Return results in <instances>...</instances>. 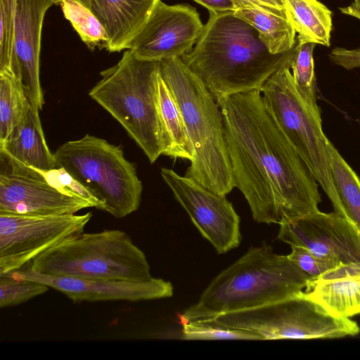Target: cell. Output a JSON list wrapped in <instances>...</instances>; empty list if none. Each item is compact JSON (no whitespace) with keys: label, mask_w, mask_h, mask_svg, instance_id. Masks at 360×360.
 <instances>
[{"label":"cell","mask_w":360,"mask_h":360,"mask_svg":"<svg viewBox=\"0 0 360 360\" xmlns=\"http://www.w3.org/2000/svg\"><path fill=\"white\" fill-rule=\"evenodd\" d=\"M181 339L186 340H264L252 330L225 325L214 319L181 323Z\"/></svg>","instance_id":"27"},{"label":"cell","mask_w":360,"mask_h":360,"mask_svg":"<svg viewBox=\"0 0 360 360\" xmlns=\"http://www.w3.org/2000/svg\"><path fill=\"white\" fill-rule=\"evenodd\" d=\"M53 155L56 168L82 184L97 201V209L116 218L139 209L142 183L120 146L87 134L60 145Z\"/></svg>","instance_id":"7"},{"label":"cell","mask_w":360,"mask_h":360,"mask_svg":"<svg viewBox=\"0 0 360 360\" xmlns=\"http://www.w3.org/2000/svg\"><path fill=\"white\" fill-rule=\"evenodd\" d=\"M312 278L288 255L263 242L216 276L198 300L179 315L180 323L214 318L286 299Z\"/></svg>","instance_id":"3"},{"label":"cell","mask_w":360,"mask_h":360,"mask_svg":"<svg viewBox=\"0 0 360 360\" xmlns=\"http://www.w3.org/2000/svg\"><path fill=\"white\" fill-rule=\"evenodd\" d=\"M158 92L159 112L165 144L164 155L191 162L194 158V150L183 115L174 96L160 73Z\"/></svg>","instance_id":"21"},{"label":"cell","mask_w":360,"mask_h":360,"mask_svg":"<svg viewBox=\"0 0 360 360\" xmlns=\"http://www.w3.org/2000/svg\"><path fill=\"white\" fill-rule=\"evenodd\" d=\"M316 44L301 42L296 38L290 60V68L295 87L304 100L314 108L316 103V82L313 52Z\"/></svg>","instance_id":"25"},{"label":"cell","mask_w":360,"mask_h":360,"mask_svg":"<svg viewBox=\"0 0 360 360\" xmlns=\"http://www.w3.org/2000/svg\"><path fill=\"white\" fill-rule=\"evenodd\" d=\"M271 53L257 31L233 12L210 18L192 50L181 58L216 100L261 90L291 56Z\"/></svg>","instance_id":"2"},{"label":"cell","mask_w":360,"mask_h":360,"mask_svg":"<svg viewBox=\"0 0 360 360\" xmlns=\"http://www.w3.org/2000/svg\"><path fill=\"white\" fill-rule=\"evenodd\" d=\"M60 0H14L16 63L12 76L30 103L39 110L44 103L39 77L43 20Z\"/></svg>","instance_id":"16"},{"label":"cell","mask_w":360,"mask_h":360,"mask_svg":"<svg viewBox=\"0 0 360 360\" xmlns=\"http://www.w3.org/2000/svg\"><path fill=\"white\" fill-rule=\"evenodd\" d=\"M285 10L301 42L329 46L332 12L317 0H285Z\"/></svg>","instance_id":"20"},{"label":"cell","mask_w":360,"mask_h":360,"mask_svg":"<svg viewBox=\"0 0 360 360\" xmlns=\"http://www.w3.org/2000/svg\"><path fill=\"white\" fill-rule=\"evenodd\" d=\"M203 27L195 8L188 4L167 5L159 0L127 49L146 60L181 58L192 50Z\"/></svg>","instance_id":"13"},{"label":"cell","mask_w":360,"mask_h":360,"mask_svg":"<svg viewBox=\"0 0 360 360\" xmlns=\"http://www.w3.org/2000/svg\"><path fill=\"white\" fill-rule=\"evenodd\" d=\"M210 319L256 332L264 340L333 339L354 336L360 332L355 321L332 316L302 292L262 306Z\"/></svg>","instance_id":"9"},{"label":"cell","mask_w":360,"mask_h":360,"mask_svg":"<svg viewBox=\"0 0 360 360\" xmlns=\"http://www.w3.org/2000/svg\"><path fill=\"white\" fill-rule=\"evenodd\" d=\"M290 58L266 80L260 91L288 140L335 209L338 197L328 164V139L323 131L320 109L311 106L298 93L290 68Z\"/></svg>","instance_id":"8"},{"label":"cell","mask_w":360,"mask_h":360,"mask_svg":"<svg viewBox=\"0 0 360 360\" xmlns=\"http://www.w3.org/2000/svg\"><path fill=\"white\" fill-rule=\"evenodd\" d=\"M342 13L353 16L360 20V0H354L349 6L340 8Z\"/></svg>","instance_id":"33"},{"label":"cell","mask_w":360,"mask_h":360,"mask_svg":"<svg viewBox=\"0 0 360 360\" xmlns=\"http://www.w3.org/2000/svg\"><path fill=\"white\" fill-rule=\"evenodd\" d=\"M158 62L159 73L180 108L194 150L185 176L223 195L234 188L220 107L181 58Z\"/></svg>","instance_id":"4"},{"label":"cell","mask_w":360,"mask_h":360,"mask_svg":"<svg viewBox=\"0 0 360 360\" xmlns=\"http://www.w3.org/2000/svg\"><path fill=\"white\" fill-rule=\"evenodd\" d=\"M236 10L240 8H258L287 17L285 0H233Z\"/></svg>","instance_id":"31"},{"label":"cell","mask_w":360,"mask_h":360,"mask_svg":"<svg viewBox=\"0 0 360 360\" xmlns=\"http://www.w3.org/2000/svg\"><path fill=\"white\" fill-rule=\"evenodd\" d=\"M160 174L193 224L218 254H225L240 245V217L226 195L171 169L162 168Z\"/></svg>","instance_id":"12"},{"label":"cell","mask_w":360,"mask_h":360,"mask_svg":"<svg viewBox=\"0 0 360 360\" xmlns=\"http://www.w3.org/2000/svg\"><path fill=\"white\" fill-rule=\"evenodd\" d=\"M49 286L37 281L16 279L10 274L0 275V307L18 305L49 290Z\"/></svg>","instance_id":"29"},{"label":"cell","mask_w":360,"mask_h":360,"mask_svg":"<svg viewBox=\"0 0 360 360\" xmlns=\"http://www.w3.org/2000/svg\"><path fill=\"white\" fill-rule=\"evenodd\" d=\"M327 157L338 197L334 212L347 219L360 235V179L329 140Z\"/></svg>","instance_id":"22"},{"label":"cell","mask_w":360,"mask_h":360,"mask_svg":"<svg viewBox=\"0 0 360 360\" xmlns=\"http://www.w3.org/2000/svg\"><path fill=\"white\" fill-rule=\"evenodd\" d=\"M233 13L257 31L271 53H283L294 46L296 32L287 17L258 8H240Z\"/></svg>","instance_id":"23"},{"label":"cell","mask_w":360,"mask_h":360,"mask_svg":"<svg viewBox=\"0 0 360 360\" xmlns=\"http://www.w3.org/2000/svg\"><path fill=\"white\" fill-rule=\"evenodd\" d=\"M101 75L89 96L121 124L150 162H155L165 151L158 106V62L139 59L128 49Z\"/></svg>","instance_id":"5"},{"label":"cell","mask_w":360,"mask_h":360,"mask_svg":"<svg viewBox=\"0 0 360 360\" xmlns=\"http://www.w3.org/2000/svg\"><path fill=\"white\" fill-rule=\"evenodd\" d=\"M16 279L42 283L57 290L73 302L125 300L136 302L170 297L173 286L169 281L153 278L145 281L85 279L44 275L29 269L9 273Z\"/></svg>","instance_id":"15"},{"label":"cell","mask_w":360,"mask_h":360,"mask_svg":"<svg viewBox=\"0 0 360 360\" xmlns=\"http://www.w3.org/2000/svg\"><path fill=\"white\" fill-rule=\"evenodd\" d=\"M214 14L234 12L236 8L233 0H193Z\"/></svg>","instance_id":"32"},{"label":"cell","mask_w":360,"mask_h":360,"mask_svg":"<svg viewBox=\"0 0 360 360\" xmlns=\"http://www.w3.org/2000/svg\"><path fill=\"white\" fill-rule=\"evenodd\" d=\"M30 104L13 77L0 73V144L22 122Z\"/></svg>","instance_id":"24"},{"label":"cell","mask_w":360,"mask_h":360,"mask_svg":"<svg viewBox=\"0 0 360 360\" xmlns=\"http://www.w3.org/2000/svg\"><path fill=\"white\" fill-rule=\"evenodd\" d=\"M64 15L91 50L96 47L107 49L106 32L95 15L77 0H60Z\"/></svg>","instance_id":"26"},{"label":"cell","mask_w":360,"mask_h":360,"mask_svg":"<svg viewBox=\"0 0 360 360\" xmlns=\"http://www.w3.org/2000/svg\"><path fill=\"white\" fill-rule=\"evenodd\" d=\"M77 1H79V0H77Z\"/></svg>","instance_id":"34"},{"label":"cell","mask_w":360,"mask_h":360,"mask_svg":"<svg viewBox=\"0 0 360 360\" xmlns=\"http://www.w3.org/2000/svg\"><path fill=\"white\" fill-rule=\"evenodd\" d=\"M302 293L332 316L360 314V264H340L311 279Z\"/></svg>","instance_id":"17"},{"label":"cell","mask_w":360,"mask_h":360,"mask_svg":"<svg viewBox=\"0 0 360 360\" xmlns=\"http://www.w3.org/2000/svg\"><path fill=\"white\" fill-rule=\"evenodd\" d=\"M91 207L86 198L52 184L42 170L0 149V213L70 214Z\"/></svg>","instance_id":"10"},{"label":"cell","mask_w":360,"mask_h":360,"mask_svg":"<svg viewBox=\"0 0 360 360\" xmlns=\"http://www.w3.org/2000/svg\"><path fill=\"white\" fill-rule=\"evenodd\" d=\"M14 0H0V73L12 72L16 63Z\"/></svg>","instance_id":"28"},{"label":"cell","mask_w":360,"mask_h":360,"mask_svg":"<svg viewBox=\"0 0 360 360\" xmlns=\"http://www.w3.org/2000/svg\"><path fill=\"white\" fill-rule=\"evenodd\" d=\"M92 217L84 214L0 213V275L22 269L41 252L84 231Z\"/></svg>","instance_id":"11"},{"label":"cell","mask_w":360,"mask_h":360,"mask_svg":"<svg viewBox=\"0 0 360 360\" xmlns=\"http://www.w3.org/2000/svg\"><path fill=\"white\" fill-rule=\"evenodd\" d=\"M288 257L312 279L320 277L338 266L301 246L292 245Z\"/></svg>","instance_id":"30"},{"label":"cell","mask_w":360,"mask_h":360,"mask_svg":"<svg viewBox=\"0 0 360 360\" xmlns=\"http://www.w3.org/2000/svg\"><path fill=\"white\" fill-rule=\"evenodd\" d=\"M278 239L290 246L305 248L340 264H360V235L335 212L318 211L280 224Z\"/></svg>","instance_id":"14"},{"label":"cell","mask_w":360,"mask_h":360,"mask_svg":"<svg viewBox=\"0 0 360 360\" xmlns=\"http://www.w3.org/2000/svg\"><path fill=\"white\" fill-rule=\"evenodd\" d=\"M234 188L258 223L278 225L318 212V182L266 106L260 90L217 100Z\"/></svg>","instance_id":"1"},{"label":"cell","mask_w":360,"mask_h":360,"mask_svg":"<svg viewBox=\"0 0 360 360\" xmlns=\"http://www.w3.org/2000/svg\"><path fill=\"white\" fill-rule=\"evenodd\" d=\"M159 0H79L98 18L108 36L107 50L127 49Z\"/></svg>","instance_id":"18"},{"label":"cell","mask_w":360,"mask_h":360,"mask_svg":"<svg viewBox=\"0 0 360 360\" xmlns=\"http://www.w3.org/2000/svg\"><path fill=\"white\" fill-rule=\"evenodd\" d=\"M39 112L30 104L22 122L0 144V149L26 165L49 171L56 168V162L47 146Z\"/></svg>","instance_id":"19"},{"label":"cell","mask_w":360,"mask_h":360,"mask_svg":"<svg viewBox=\"0 0 360 360\" xmlns=\"http://www.w3.org/2000/svg\"><path fill=\"white\" fill-rule=\"evenodd\" d=\"M29 269L52 276L145 281L153 278L144 252L120 230L80 233L41 252Z\"/></svg>","instance_id":"6"}]
</instances>
